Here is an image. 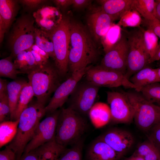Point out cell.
<instances>
[{
	"label": "cell",
	"mask_w": 160,
	"mask_h": 160,
	"mask_svg": "<svg viewBox=\"0 0 160 160\" xmlns=\"http://www.w3.org/2000/svg\"><path fill=\"white\" fill-rule=\"evenodd\" d=\"M144 41L146 49L150 58L156 53L158 47V37L151 29H143Z\"/></svg>",
	"instance_id": "e575fe53"
},
{
	"label": "cell",
	"mask_w": 160,
	"mask_h": 160,
	"mask_svg": "<svg viewBox=\"0 0 160 160\" xmlns=\"http://www.w3.org/2000/svg\"><path fill=\"white\" fill-rule=\"evenodd\" d=\"M32 15L39 28L48 33L56 27L63 16L57 8L47 5L38 9Z\"/></svg>",
	"instance_id": "e0dca14e"
},
{
	"label": "cell",
	"mask_w": 160,
	"mask_h": 160,
	"mask_svg": "<svg viewBox=\"0 0 160 160\" xmlns=\"http://www.w3.org/2000/svg\"><path fill=\"white\" fill-rule=\"evenodd\" d=\"M12 57L10 56L0 60V76L15 79L17 75L22 72L17 69L12 61Z\"/></svg>",
	"instance_id": "1f68e13d"
},
{
	"label": "cell",
	"mask_w": 160,
	"mask_h": 160,
	"mask_svg": "<svg viewBox=\"0 0 160 160\" xmlns=\"http://www.w3.org/2000/svg\"><path fill=\"white\" fill-rule=\"evenodd\" d=\"M71 19L68 15H63L59 23L49 33L54 48L55 66L61 77L64 76L68 70Z\"/></svg>",
	"instance_id": "8992f818"
},
{
	"label": "cell",
	"mask_w": 160,
	"mask_h": 160,
	"mask_svg": "<svg viewBox=\"0 0 160 160\" xmlns=\"http://www.w3.org/2000/svg\"><path fill=\"white\" fill-rule=\"evenodd\" d=\"M45 0H20L18 1L25 9L28 10H33L47 1Z\"/></svg>",
	"instance_id": "ab89813d"
},
{
	"label": "cell",
	"mask_w": 160,
	"mask_h": 160,
	"mask_svg": "<svg viewBox=\"0 0 160 160\" xmlns=\"http://www.w3.org/2000/svg\"><path fill=\"white\" fill-rule=\"evenodd\" d=\"M98 46L86 26L71 19L68 68L71 73L98 61L100 55Z\"/></svg>",
	"instance_id": "6da1fadb"
},
{
	"label": "cell",
	"mask_w": 160,
	"mask_h": 160,
	"mask_svg": "<svg viewBox=\"0 0 160 160\" xmlns=\"http://www.w3.org/2000/svg\"><path fill=\"white\" fill-rule=\"evenodd\" d=\"M65 148V147L58 144L55 138L35 150L38 160H57Z\"/></svg>",
	"instance_id": "603a6c76"
},
{
	"label": "cell",
	"mask_w": 160,
	"mask_h": 160,
	"mask_svg": "<svg viewBox=\"0 0 160 160\" xmlns=\"http://www.w3.org/2000/svg\"><path fill=\"white\" fill-rule=\"evenodd\" d=\"M143 29L140 26L126 31L128 52L125 76L129 80L135 73L147 66L150 58L144 43Z\"/></svg>",
	"instance_id": "ba28073f"
},
{
	"label": "cell",
	"mask_w": 160,
	"mask_h": 160,
	"mask_svg": "<svg viewBox=\"0 0 160 160\" xmlns=\"http://www.w3.org/2000/svg\"><path fill=\"white\" fill-rule=\"evenodd\" d=\"M128 52L126 31L122 30L120 39L105 53L100 65L105 68L119 72L125 76L127 71Z\"/></svg>",
	"instance_id": "8fae6325"
},
{
	"label": "cell",
	"mask_w": 160,
	"mask_h": 160,
	"mask_svg": "<svg viewBox=\"0 0 160 160\" xmlns=\"http://www.w3.org/2000/svg\"><path fill=\"white\" fill-rule=\"evenodd\" d=\"M34 96L32 87L29 83L27 82L23 88L19 97L14 120L19 119L22 112L28 106V104Z\"/></svg>",
	"instance_id": "f1b7e54d"
},
{
	"label": "cell",
	"mask_w": 160,
	"mask_h": 160,
	"mask_svg": "<svg viewBox=\"0 0 160 160\" xmlns=\"http://www.w3.org/2000/svg\"><path fill=\"white\" fill-rule=\"evenodd\" d=\"M45 113L44 105L37 101L29 105L21 113L16 135L7 146L15 153L16 160H20Z\"/></svg>",
	"instance_id": "7a4b0ae2"
},
{
	"label": "cell",
	"mask_w": 160,
	"mask_h": 160,
	"mask_svg": "<svg viewBox=\"0 0 160 160\" xmlns=\"http://www.w3.org/2000/svg\"><path fill=\"white\" fill-rule=\"evenodd\" d=\"M159 160H160V159H159Z\"/></svg>",
	"instance_id": "f5cc1de1"
},
{
	"label": "cell",
	"mask_w": 160,
	"mask_h": 160,
	"mask_svg": "<svg viewBox=\"0 0 160 160\" xmlns=\"http://www.w3.org/2000/svg\"><path fill=\"white\" fill-rule=\"evenodd\" d=\"M87 80L99 87H116L122 86L134 89L138 92L140 89L132 83L122 74L105 68L100 65L91 66L85 74Z\"/></svg>",
	"instance_id": "9c48e42d"
},
{
	"label": "cell",
	"mask_w": 160,
	"mask_h": 160,
	"mask_svg": "<svg viewBox=\"0 0 160 160\" xmlns=\"http://www.w3.org/2000/svg\"><path fill=\"white\" fill-rule=\"evenodd\" d=\"M19 119L7 121L0 124V147L11 142L17 133Z\"/></svg>",
	"instance_id": "4316f807"
},
{
	"label": "cell",
	"mask_w": 160,
	"mask_h": 160,
	"mask_svg": "<svg viewBox=\"0 0 160 160\" xmlns=\"http://www.w3.org/2000/svg\"><path fill=\"white\" fill-rule=\"evenodd\" d=\"M91 66L73 73L66 80L61 83L54 92L49 104L45 107L46 113H51L63 106L77 84Z\"/></svg>",
	"instance_id": "9a60e30c"
},
{
	"label": "cell",
	"mask_w": 160,
	"mask_h": 160,
	"mask_svg": "<svg viewBox=\"0 0 160 160\" xmlns=\"http://www.w3.org/2000/svg\"><path fill=\"white\" fill-rule=\"evenodd\" d=\"M146 134L147 138L160 150V122L155 125Z\"/></svg>",
	"instance_id": "8d00e7d4"
},
{
	"label": "cell",
	"mask_w": 160,
	"mask_h": 160,
	"mask_svg": "<svg viewBox=\"0 0 160 160\" xmlns=\"http://www.w3.org/2000/svg\"><path fill=\"white\" fill-rule=\"evenodd\" d=\"M96 1L114 21L120 20L131 9L133 0H98Z\"/></svg>",
	"instance_id": "ffe728a7"
},
{
	"label": "cell",
	"mask_w": 160,
	"mask_h": 160,
	"mask_svg": "<svg viewBox=\"0 0 160 160\" xmlns=\"http://www.w3.org/2000/svg\"><path fill=\"white\" fill-rule=\"evenodd\" d=\"M35 22L33 15L28 14L21 15L14 23L8 41L12 58L35 44Z\"/></svg>",
	"instance_id": "52a82bcc"
},
{
	"label": "cell",
	"mask_w": 160,
	"mask_h": 160,
	"mask_svg": "<svg viewBox=\"0 0 160 160\" xmlns=\"http://www.w3.org/2000/svg\"><path fill=\"white\" fill-rule=\"evenodd\" d=\"M79 82L70 95L68 107L84 115L94 105L100 87L87 80Z\"/></svg>",
	"instance_id": "30bf717a"
},
{
	"label": "cell",
	"mask_w": 160,
	"mask_h": 160,
	"mask_svg": "<svg viewBox=\"0 0 160 160\" xmlns=\"http://www.w3.org/2000/svg\"><path fill=\"white\" fill-rule=\"evenodd\" d=\"M8 83L6 80L0 79V98L7 95V87Z\"/></svg>",
	"instance_id": "bcb514c9"
},
{
	"label": "cell",
	"mask_w": 160,
	"mask_h": 160,
	"mask_svg": "<svg viewBox=\"0 0 160 160\" xmlns=\"http://www.w3.org/2000/svg\"><path fill=\"white\" fill-rule=\"evenodd\" d=\"M157 64L159 66H160V60L158 61Z\"/></svg>",
	"instance_id": "816d5d0a"
},
{
	"label": "cell",
	"mask_w": 160,
	"mask_h": 160,
	"mask_svg": "<svg viewBox=\"0 0 160 160\" xmlns=\"http://www.w3.org/2000/svg\"><path fill=\"white\" fill-rule=\"evenodd\" d=\"M0 160H16L15 153L7 146L0 152Z\"/></svg>",
	"instance_id": "b9f144b4"
},
{
	"label": "cell",
	"mask_w": 160,
	"mask_h": 160,
	"mask_svg": "<svg viewBox=\"0 0 160 160\" xmlns=\"http://www.w3.org/2000/svg\"><path fill=\"white\" fill-rule=\"evenodd\" d=\"M27 82L22 80H16L7 84V94L10 109V119L14 121L15 112L21 91Z\"/></svg>",
	"instance_id": "cb8c5ba5"
},
{
	"label": "cell",
	"mask_w": 160,
	"mask_h": 160,
	"mask_svg": "<svg viewBox=\"0 0 160 160\" xmlns=\"http://www.w3.org/2000/svg\"><path fill=\"white\" fill-rule=\"evenodd\" d=\"M92 0H73L72 5L76 10H81L91 5Z\"/></svg>",
	"instance_id": "7bdbcfd3"
},
{
	"label": "cell",
	"mask_w": 160,
	"mask_h": 160,
	"mask_svg": "<svg viewBox=\"0 0 160 160\" xmlns=\"http://www.w3.org/2000/svg\"><path fill=\"white\" fill-rule=\"evenodd\" d=\"M156 1L154 0H133L131 9L137 12L144 19L157 21L155 16Z\"/></svg>",
	"instance_id": "d4e9b609"
},
{
	"label": "cell",
	"mask_w": 160,
	"mask_h": 160,
	"mask_svg": "<svg viewBox=\"0 0 160 160\" xmlns=\"http://www.w3.org/2000/svg\"><path fill=\"white\" fill-rule=\"evenodd\" d=\"M73 0H54L52 1L59 10L65 11L69 6L72 5Z\"/></svg>",
	"instance_id": "ee69618b"
},
{
	"label": "cell",
	"mask_w": 160,
	"mask_h": 160,
	"mask_svg": "<svg viewBox=\"0 0 160 160\" xmlns=\"http://www.w3.org/2000/svg\"><path fill=\"white\" fill-rule=\"evenodd\" d=\"M20 160H38V156L35 150H34L27 153H24Z\"/></svg>",
	"instance_id": "f6af8a7d"
},
{
	"label": "cell",
	"mask_w": 160,
	"mask_h": 160,
	"mask_svg": "<svg viewBox=\"0 0 160 160\" xmlns=\"http://www.w3.org/2000/svg\"><path fill=\"white\" fill-rule=\"evenodd\" d=\"M87 160H119L121 159L108 145L98 137L90 144L86 153Z\"/></svg>",
	"instance_id": "d6986e66"
},
{
	"label": "cell",
	"mask_w": 160,
	"mask_h": 160,
	"mask_svg": "<svg viewBox=\"0 0 160 160\" xmlns=\"http://www.w3.org/2000/svg\"><path fill=\"white\" fill-rule=\"evenodd\" d=\"M123 92L134 108L133 120L136 126L146 134L160 122V106L149 102L140 92Z\"/></svg>",
	"instance_id": "5b68a950"
},
{
	"label": "cell",
	"mask_w": 160,
	"mask_h": 160,
	"mask_svg": "<svg viewBox=\"0 0 160 160\" xmlns=\"http://www.w3.org/2000/svg\"><path fill=\"white\" fill-rule=\"evenodd\" d=\"M87 126V121L82 115L69 107L63 108L57 122L55 140L65 147L73 145L81 139Z\"/></svg>",
	"instance_id": "3957f363"
},
{
	"label": "cell",
	"mask_w": 160,
	"mask_h": 160,
	"mask_svg": "<svg viewBox=\"0 0 160 160\" xmlns=\"http://www.w3.org/2000/svg\"><path fill=\"white\" fill-rule=\"evenodd\" d=\"M121 31L120 26L113 24L102 38L101 43L105 53L109 51L120 39Z\"/></svg>",
	"instance_id": "f546056e"
},
{
	"label": "cell",
	"mask_w": 160,
	"mask_h": 160,
	"mask_svg": "<svg viewBox=\"0 0 160 160\" xmlns=\"http://www.w3.org/2000/svg\"><path fill=\"white\" fill-rule=\"evenodd\" d=\"M107 101L110 105L111 120L116 124H129L133 121L134 108L122 92L108 91Z\"/></svg>",
	"instance_id": "7c38bea8"
},
{
	"label": "cell",
	"mask_w": 160,
	"mask_h": 160,
	"mask_svg": "<svg viewBox=\"0 0 160 160\" xmlns=\"http://www.w3.org/2000/svg\"><path fill=\"white\" fill-rule=\"evenodd\" d=\"M35 38V44L46 52L54 60V48L50 33L36 28Z\"/></svg>",
	"instance_id": "83f0119b"
},
{
	"label": "cell",
	"mask_w": 160,
	"mask_h": 160,
	"mask_svg": "<svg viewBox=\"0 0 160 160\" xmlns=\"http://www.w3.org/2000/svg\"><path fill=\"white\" fill-rule=\"evenodd\" d=\"M149 102L160 106V83L151 84L142 88L140 92Z\"/></svg>",
	"instance_id": "4dcf8cb0"
},
{
	"label": "cell",
	"mask_w": 160,
	"mask_h": 160,
	"mask_svg": "<svg viewBox=\"0 0 160 160\" xmlns=\"http://www.w3.org/2000/svg\"><path fill=\"white\" fill-rule=\"evenodd\" d=\"M60 112V110H57L40 121L32 138L26 145L24 153L35 150L55 138Z\"/></svg>",
	"instance_id": "5bb4252c"
},
{
	"label": "cell",
	"mask_w": 160,
	"mask_h": 160,
	"mask_svg": "<svg viewBox=\"0 0 160 160\" xmlns=\"http://www.w3.org/2000/svg\"><path fill=\"white\" fill-rule=\"evenodd\" d=\"M142 20L138 12L131 9L124 14L117 24L120 27H140Z\"/></svg>",
	"instance_id": "836d02e7"
},
{
	"label": "cell",
	"mask_w": 160,
	"mask_h": 160,
	"mask_svg": "<svg viewBox=\"0 0 160 160\" xmlns=\"http://www.w3.org/2000/svg\"><path fill=\"white\" fill-rule=\"evenodd\" d=\"M18 1L0 0V41H3L5 33L7 32L15 19L19 9Z\"/></svg>",
	"instance_id": "ac0fdd59"
},
{
	"label": "cell",
	"mask_w": 160,
	"mask_h": 160,
	"mask_svg": "<svg viewBox=\"0 0 160 160\" xmlns=\"http://www.w3.org/2000/svg\"><path fill=\"white\" fill-rule=\"evenodd\" d=\"M83 142L81 139L69 148H65L57 160H82Z\"/></svg>",
	"instance_id": "d6a6232c"
},
{
	"label": "cell",
	"mask_w": 160,
	"mask_h": 160,
	"mask_svg": "<svg viewBox=\"0 0 160 160\" xmlns=\"http://www.w3.org/2000/svg\"><path fill=\"white\" fill-rule=\"evenodd\" d=\"M160 60V42L159 43L158 49L154 56L151 58L149 61L148 64L155 61Z\"/></svg>",
	"instance_id": "c3c4849f"
},
{
	"label": "cell",
	"mask_w": 160,
	"mask_h": 160,
	"mask_svg": "<svg viewBox=\"0 0 160 160\" xmlns=\"http://www.w3.org/2000/svg\"><path fill=\"white\" fill-rule=\"evenodd\" d=\"M28 76L37 102L44 105L61 84L62 78L55 66L49 63L37 66L28 73Z\"/></svg>",
	"instance_id": "277c9868"
},
{
	"label": "cell",
	"mask_w": 160,
	"mask_h": 160,
	"mask_svg": "<svg viewBox=\"0 0 160 160\" xmlns=\"http://www.w3.org/2000/svg\"><path fill=\"white\" fill-rule=\"evenodd\" d=\"M141 24L147 28L152 30L158 37L160 38V23L157 21H149L143 18Z\"/></svg>",
	"instance_id": "60d3db41"
},
{
	"label": "cell",
	"mask_w": 160,
	"mask_h": 160,
	"mask_svg": "<svg viewBox=\"0 0 160 160\" xmlns=\"http://www.w3.org/2000/svg\"><path fill=\"white\" fill-rule=\"evenodd\" d=\"M98 137L112 148L121 159L132 148L135 143L134 137L131 132L117 128L109 129Z\"/></svg>",
	"instance_id": "2e32d148"
},
{
	"label": "cell",
	"mask_w": 160,
	"mask_h": 160,
	"mask_svg": "<svg viewBox=\"0 0 160 160\" xmlns=\"http://www.w3.org/2000/svg\"><path fill=\"white\" fill-rule=\"evenodd\" d=\"M119 160H144L141 157L133 153L129 157L124 159H121Z\"/></svg>",
	"instance_id": "681fc988"
},
{
	"label": "cell",
	"mask_w": 160,
	"mask_h": 160,
	"mask_svg": "<svg viewBox=\"0 0 160 160\" xmlns=\"http://www.w3.org/2000/svg\"><path fill=\"white\" fill-rule=\"evenodd\" d=\"M8 115L10 116V109L7 95L0 98V122L7 121Z\"/></svg>",
	"instance_id": "f35d334b"
},
{
	"label": "cell",
	"mask_w": 160,
	"mask_h": 160,
	"mask_svg": "<svg viewBox=\"0 0 160 160\" xmlns=\"http://www.w3.org/2000/svg\"><path fill=\"white\" fill-rule=\"evenodd\" d=\"M157 68L158 75L160 79V66H159V67Z\"/></svg>",
	"instance_id": "f907efd6"
},
{
	"label": "cell",
	"mask_w": 160,
	"mask_h": 160,
	"mask_svg": "<svg viewBox=\"0 0 160 160\" xmlns=\"http://www.w3.org/2000/svg\"><path fill=\"white\" fill-rule=\"evenodd\" d=\"M129 80L141 90L142 88L151 84L160 82L158 68L146 66L135 73Z\"/></svg>",
	"instance_id": "44dd1931"
},
{
	"label": "cell",
	"mask_w": 160,
	"mask_h": 160,
	"mask_svg": "<svg viewBox=\"0 0 160 160\" xmlns=\"http://www.w3.org/2000/svg\"><path fill=\"white\" fill-rule=\"evenodd\" d=\"M28 49L33 55L37 66L44 65L49 63V55L35 44Z\"/></svg>",
	"instance_id": "d590c367"
},
{
	"label": "cell",
	"mask_w": 160,
	"mask_h": 160,
	"mask_svg": "<svg viewBox=\"0 0 160 160\" xmlns=\"http://www.w3.org/2000/svg\"><path fill=\"white\" fill-rule=\"evenodd\" d=\"M86 17V27L94 40L98 45L102 38L113 24L111 17L100 6H90Z\"/></svg>",
	"instance_id": "4fadbf2b"
},
{
	"label": "cell",
	"mask_w": 160,
	"mask_h": 160,
	"mask_svg": "<svg viewBox=\"0 0 160 160\" xmlns=\"http://www.w3.org/2000/svg\"><path fill=\"white\" fill-rule=\"evenodd\" d=\"M156 1L155 16L157 20L160 23V0Z\"/></svg>",
	"instance_id": "7dc6e473"
},
{
	"label": "cell",
	"mask_w": 160,
	"mask_h": 160,
	"mask_svg": "<svg viewBox=\"0 0 160 160\" xmlns=\"http://www.w3.org/2000/svg\"><path fill=\"white\" fill-rule=\"evenodd\" d=\"M133 153L144 160L160 159V150L148 138L138 145Z\"/></svg>",
	"instance_id": "484cf974"
},
{
	"label": "cell",
	"mask_w": 160,
	"mask_h": 160,
	"mask_svg": "<svg viewBox=\"0 0 160 160\" xmlns=\"http://www.w3.org/2000/svg\"><path fill=\"white\" fill-rule=\"evenodd\" d=\"M88 114L92 122L96 127L105 125L111 120L109 107L103 103L95 104Z\"/></svg>",
	"instance_id": "7402d4cb"
},
{
	"label": "cell",
	"mask_w": 160,
	"mask_h": 160,
	"mask_svg": "<svg viewBox=\"0 0 160 160\" xmlns=\"http://www.w3.org/2000/svg\"><path fill=\"white\" fill-rule=\"evenodd\" d=\"M15 58L14 63L17 69L22 73H25L27 64V50L20 52Z\"/></svg>",
	"instance_id": "74e56055"
}]
</instances>
